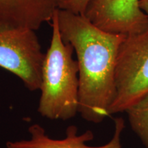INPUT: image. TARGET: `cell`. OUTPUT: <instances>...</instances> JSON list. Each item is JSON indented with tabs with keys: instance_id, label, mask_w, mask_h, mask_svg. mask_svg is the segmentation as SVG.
Returning <instances> with one entry per match:
<instances>
[{
	"instance_id": "9",
	"label": "cell",
	"mask_w": 148,
	"mask_h": 148,
	"mask_svg": "<svg viewBox=\"0 0 148 148\" xmlns=\"http://www.w3.org/2000/svg\"><path fill=\"white\" fill-rule=\"evenodd\" d=\"M90 0H56L58 9L84 14Z\"/></svg>"
},
{
	"instance_id": "10",
	"label": "cell",
	"mask_w": 148,
	"mask_h": 148,
	"mask_svg": "<svg viewBox=\"0 0 148 148\" xmlns=\"http://www.w3.org/2000/svg\"><path fill=\"white\" fill-rule=\"evenodd\" d=\"M139 5L141 10L148 16V0H140Z\"/></svg>"
},
{
	"instance_id": "5",
	"label": "cell",
	"mask_w": 148,
	"mask_h": 148,
	"mask_svg": "<svg viewBox=\"0 0 148 148\" xmlns=\"http://www.w3.org/2000/svg\"><path fill=\"white\" fill-rule=\"evenodd\" d=\"M140 0H90L84 15L106 32L130 35L148 27Z\"/></svg>"
},
{
	"instance_id": "3",
	"label": "cell",
	"mask_w": 148,
	"mask_h": 148,
	"mask_svg": "<svg viewBox=\"0 0 148 148\" xmlns=\"http://www.w3.org/2000/svg\"><path fill=\"white\" fill-rule=\"evenodd\" d=\"M148 94V27L126 35L120 46L115 69V95L109 115L125 112Z\"/></svg>"
},
{
	"instance_id": "11",
	"label": "cell",
	"mask_w": 148,
	"mask_h": 148,
	"mask_svg": "<svg viewBox=\"0 0 148 148\" xmlns=\"http://www.w3.org/2000/svg\"></svg>"
},
{
	"instance_id": "6",
	"label": "cell",
	"mask_w": 148,
	"mask_h": 148,
	"mask_svg": "<svg viewBox=\"0 0 148 148\" xmlns=\"http://www.w3.org/2000/svg\"><path fill=\"white\" fill-rule=\"evenodd\" d=\"M125 127L124 120L121 117L114 119V134L108 143L103 145L90 146L88 142L94 138L92 131L86 130L82 134H77V127L69 125L66 130V136L62 139H55L46 134L45 130L38 123L29 125V139L8 141L7 148H122L121 136Z\"/></svg>"
},
{
	"instance_id": "2",
	"label": "cell",
	"mask_w": 148,
	"mask_h": 148,
	"mask_svg": "<svg viewBox=\"0 0 148 148\" xmlns=\"http://www.w3.org/2000/svg\"><path fill=\"white\" fill-rule=\"evenodd\" d=\"M57 11L51 20L52 36L45 53L37 110L47 119L67 121L78 113L79 69L73 47L61 36Z\"/></svg>"
},
{
	"instance_id": "7",
	"label": "cell",
	"mask_w": 148,
	"mask_h": 148,
	"mask_svg": "<svg viewBox=\"0 0 148 148\" xmlns=\"http://www.w3.org/2000/svg\"><path fill=\"white\" fill-rule=\"evenodd\" d=\"M58 9L56 0H0V29L36 30Z\"/></svg>"
},
{
	"instance_id": "4",
	"label": "cell",
	"mask_w": 148,
	"mask_h": 148,
	"mask_svg": "<svg viewBox=\"0 0 148 148\" xmlns=\"http://www.w3.org/2000/svg\"><path fill=\"white\" fill-rule=\"evenodd\" d=\"M44 58L35 30L0 29V67L21 79L31 91L40 90Z\"/></svg>"
},
{
	"instance_id": "1",
	"label": "cell",
	"mask_w": 148,
	"mask_h": 148,
	"mask_svg": "<svg viewBox=\"0 0 148 148\" xmlns=\"http://www.w3.org/2000/svg\"><path fill=\"white\" fill-rule=\"evenodd\" d=\"M62 39L73 47L79 69L78 113L85 121L101 123L115 95V69L125 35L106 32L84 14L58 9Z\"/></svg>"
},
{
	"instance_id": "8",
	"label": "cell",
	"mask_w": 148,
	"mask_h": 148,
	"mask_svg": "<svg viewBox=\"0 0 148 148\" xmlns=\"http://www.w3.org/2000/svg\"><path fill=\"white\" fill-rule=\"evenodd\" d=\"M125 112L131 128L148 148V94Z\"/></svg>"
}]
</instances>
